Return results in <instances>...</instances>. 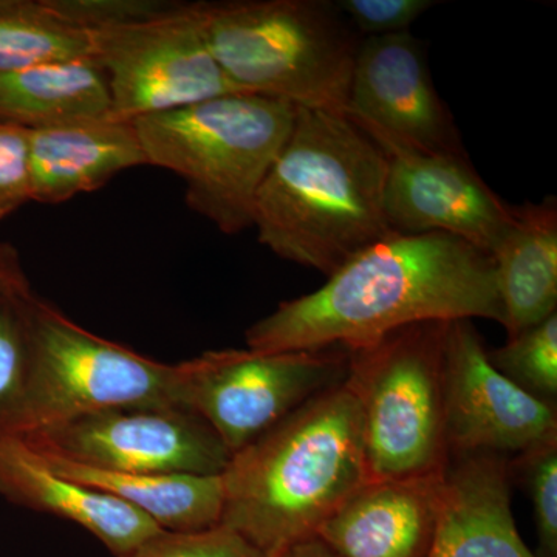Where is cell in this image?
Instances as JSON below:
<instances>
[{
    "label": "cell",
    "instance_id": "cell-1",
    "mask_svg": "<svg viewBox=\"0 0 557 557\" xmlns=\"http://www.w3.org/2000/svg\"><path fill=\"white\" fill-rule=\"evenodd\" d=\"M504 324L493 258L449 234L394 236L366 248L245 333L260 351L354 348L388 332L457 319Z\"/></svg>",
    "mask_w": 557,
    "mask_h": 557
},
{
    "label": "cell",
    "instance_id": "cell-2",
    "mask_svg": "<svg viewBox=\"0 0 557 557\" xmlns=\"http://www.w3.org/2000/svg\"><path fill=\"white\" fill-rule=\"evenodd\" d=\"M388 157L343 113L296 108L287 141L252 205L274 255L332 276L394 236L384 212Z\"/></svg>",
    "mask_w": 557,
    "mask_h": 557
},
{
    "label": "cell",
    "instance_id": "cell-3",
    "mask_svg": "<svg viewBox=\"0 0 557 557\" xmlns=\"http://www.w3.org/2000/svg\"><path fill=\"white\" fill-rule=\"evenodd\" d=\"M220 525L282 557L369 479L361 410L346 384L322 392L233 454Z\"/></svg>",
    "mask_w": 557,
    "mask_h": 557
},
{
    "label": "cell",
    "instance_id": "cell-4",
    "mask_svg": "<svg viewBox=\"0 0 557 557\" xmlns=\"http://www.w3.org/2000/svg\"><path fill=\"white\" fill-rule=\"evenodd\" d=\"M209 50L244 94L346 115L359 42L330 0L194 2Z\"/></svg>",
    "mask_w": 557,
    "mask_h": 557
},
{
    "label": "cell",
    "instance_id": "cell-5",
    "mask_svg": "<svg viewBox=\"0 0 557 557\" xmlns=\"http://www.w3.org/2000/svg\"><path fill=\"white\" fill-rule=\"evenodd\" d=\"M296 106L231 94L134 121L150 166L180 175L186 203L220 233L252 228L256 194L287 141Z\"/></svg>",
    "mask_w": 557,
    "mask_h": 557
},
{
    "label": "cell",
    "instance_id": "cell-6",
    "mask_svg": "<svg viewBox=\"0 0 557 557\" xmlns=\"http://www.w3.org/2000/svg\"><path fill=\"white\" fill-rule=\"evenodd\" d=\"M448 322H420L348 348L344 384L361 410L370 480L445 471V333Z\"/></svg>",
    "mask_w": 557,
    "mask_h": 557
},
{
    "label": "cell",
    "instance_id": "cell-7",
    "mask_svg": "<svg viewBox=\"0 0 557 557\" xmlns=\"http://www.w3.org/2000/svg\"><path fill=\"white\" fill-rule=\"evenodd\" d=\"M175 380V364L94 335L33 293L24 394L7 437H25L98 410L178 406Z\"/></svg>",
    "mask_w": 557,
    "mask_h": 557
},
{
    "label": "cell",
    "instance_id": "cell-8",
    "mask_svg": "<svg viewBox=\"0 0 557 557\" xmlns=\"http://www.w3.org/2000/svg\"><path fill=\"white\" fill-rule=\"evenodd\" d=\"M348 348L205 351L175 364V401L218 434L231 456L293 410L344 383Z\"/></svg>",
    "mask_w": 557,
    "mask_h": 557
},
{
    "label": "cell",
    "instance_id": "cell-9",
    "mask_svg": "<svg viewBox=\"0 0 557 557\" xmlns=\"http://www.w3.org/2000/svg\"><path fill=\"white\" fill-rule=\"evenodd\" d=\"M90 33L115 119L135 121L244 94L212 57L194 2L166 3L148 16Z\"/></svg>",
    "mask_w": 557,
    "mask_h": 557
},
{
    "label": "cell",
    "instance_id": "cell-10",
    "mask_svg": "<svg viewBox=\"0 0 557 557\" xmlns=\"http://www.w3.org/2000/svg\"><path fill=\"white\" fill-rule=\"evenodd\" d=\"M17 438L38 453L127 474L222 475L231 458L207 421L175 405L98 410Z\"/></svg>",
    "mask_w": 557,
    "mask_h": 557
},
{
    "label": "cell",
    "instance_id": "cell-11",
    "mask_svg": "<svg viewBox=\"0 0 557 557\" xmlns=\"http://www.w3.org/2000/svg\"><path fill=\"white\" fill-rule=\"evenodd\" d=\"M346 116L387 157L467 153L453 112L432 81L426 46L410 32L361 39Z\"/></svg>",
    "mask_w": 557,
    "mask_h": 557
},
{
    "label": "cell",
    "instance_id": "cell-12",
    "mask_svg": "<svg viewBox=\"0 0 557 557\" xmlns=\"http://www.w3.org/2000/svg\"><path fill=\"white\" fill-rule=\"evenodd\" d=\"M446 432L449 454L523 453L557 435L556 406L502 375L471 319L446 324Z\"/></svg>",
    "mask_w": 557,
    "mask_h": 557
},
{
    "label": "cell",
    "instance_id": "cell-13",
    "mask_svg": "<svg viewBox=\"0 0 557 557\" xmlns=\"http://www.w3.org/2000/svg\"><path fill=\"white\" fill-rule=\"evenodd\" d=\"M384 212L394 234H449L487 255L512 222V205L486 185L468 153L388 157Z\"/></svg>",
    "mask_w": 557,
    "mask_h": 557
},
{
    "label": "cell",
    "instance_id": "cell-14",
    "mask_svg": "<svg viewBox=\"0 0 557 557\" xmlns=\"http://www.w3.org/2000/svg\"><path fill=\"white\" fill-rule=\"evenodd\" d=\"M443 472L368 480L322 523L314 539L338 557H428Z\"/></svg>",
    "mask_w": 557,
    "mask_h": 557
},
{
    "label": "cell",
    "instance_id": "cell-15",
    "mask_svg": "<svg viewBox=\"0 0 557 557\" xmlns=\"http://www.w3.org/2000/svg\"><path fill=\"white\" fill-rule=\"evenodd\" d=\"M509 460L491 453L449 457L428 557H537L512 516Z\"/></svg>",
    "mask_w": 557,
    "mask_h": 557
},
{
    "label": "cell",
    "instance_id": "cell-16",
    "mask_svg": "<svg viewBox=\"0 0 557 557\" xmlns=\"http://www.w3.org/2000/svg\"><path fill=\"white\" fill-rule=\"evenodd\" d=\"M0 496L83 527L116 557L129 555L163 531L120 498L58 474L17 437H0Z\"/></svg>",
    "mask_w": 557,
    "mask_h": 557
},
{
    "label": "cell",
    "instance_id": "cell-17",
    "mask_svg": "<svg viewBox=\"0 0 557 557\" xmlns=\"http://www.w3.org/2000/svg\"><path fill=\"white\" fill-rule=\"evenodd\" d=\"M32 201L58 205L94 193L120 172L148 166L134 121L115 116L28 131Z\"/></svg>",
    "mask_w": 557,
    "mask_h": 557
},
{
    "label": "cell",
    "instance_id": "cell-18",
    "mask_svg": "<svg viewBox=\"0 0 557 557\" xmlns=\"http://www.w3.org/2000/svg\"><path fill=\"white\" fill-rule=\"evenodd\" d=\"M508 338L557 309V200L512 205V222L491 251Z\"/></svg>",
    "mask_w": 557,
    "mask_h": 557
},
{
    "label": "cell",
    "instance_id": "cell-19",
    "mask_svg": "<svg viewBox=\"0 0 557 557\" xmlns=\"http://www.w3.org/2000/svg\"><path fill=\"white\" fill-rule=\"evenodd\" d=\"M35 453L58 474L120 498L148 516L161 530L196 533L222 523L225 502L222 475L127 474Z\"/></svg>",
    "mask_w": 557,
    "mask_h": 557
},
{
    "label": "cell",
    "instance_id": "cell-20",
    "mask_svg": "<svg viewBox=\"0 0 557 557\" xmlns=\"http://www.w3.org/2000/svg\"><path fill=\"white\" fill-rule=\"evenodd\" d=\"M104 116L112 100L94 58L0 73V123L35 131Z\"/></svg>",
    "mask_w": 557,
    "mask_h": 557
},
{
    "label": "cell",
    "instance_id": "cell-21",
    "mask_svg": "<svg viewBox=\"0 0 557 557\" xmlns=\"http://www.w3.org/2000/svg\"><path fill=\"white\" fill-rule=\"evenodd\" d=\"M94 58L91 33L51 0H0V73Z\"/></svg>",
    "mask_w": 557,
    "mask_h": 557
},
{
    "label": "cell",
    "instance_id": "cell-22",
    "mask_svg": "<svg viewBox=\"0 0 557 557\" xmlns=\"http://www.w3.org/2000/svg\"><path fill=\"white\" fill-rule=\"evenodd\" d=\"M494 368L509 381L548 405L557 398V313L487 351Z\"/></svg>",
    "mask_w": 557,
    "mask_h": 557
},
{
    "label": "cell",
    "instance_id": "cell-23",
    "mask_svg": "<svg viewBox=\"0 0 557 557\" xmlns=\"http://www.w3.org/2000/svg\"><path fill=\"white\" fill-rule=\"evenodd\" d=\"M32 295H0V437L10 435L24 394Z\"/></svg>",
    "mask_w": 557,
    "mask_h": 557
},
{
    "label": "cell",
    "instance_id": "cell-24",
    "mask_svg": "<svg viewBox=\"0 0 557 557\" xmlns=\"http://www.w3.org/2000/svg\"><path fill=\"white\" fill-rule=\"evenodd\" d=\"M509 467L511 478L522 482L533 504L536 556L557 557V435L518 454Z\"/></svg>",
    "mask_w": 557,
    "mask_h": 557
},
{
    "label": "cell",
    "instance_id": "cell-25",
    "mask_svg": "<svg viewBox=\"0 0 557 557\" xmlns=\"http://www.w3.org/2000/svg\"><path fill=\"white\" fill-rule=\"evenodd\" d=\"M124 557H269L247 539L219 525L196 533L160 531Z\"/></svg>",
    "mask_w": 557,
    "mask_h": 557
},
{
    "label": "cell",
    "instance_id": "cell-26",
    "mask_svg": "<svg viewBox=\"0 0 557 557\" xmlns=\"http://www.w3.org/2000/svg\"><path fill=\"white\" fill-rule=\"evenodd\" d=\"M336 7L359 38L410 32V25L438 2L432 0H338Z\"/></svg>",
    "mask_w": 557,
    "mask_h": 557
},
{
    "label": "cell",
    "instance_id": "cell-27",
    "mask_svg": "<svg viewBox=\"0 0 557 557\" xmlns=\"http://www.w3.org/2000/svg\"><path fill=\"white\" fill-rule=\"evenodd\" d=\"M32 201L28 131L0 123V220Z\"/></svg>",
    "mask_w": 557,
    "mask_h": 557
},
{
    "label": "cell",
    "instance_id": "cell-28",
    "mask_svg": "<svg viewBox=\"0 0 557 557\" xmlns=\"http://www.w3.org/2000/svg\"><path fill=\"white\" fill-rule=\"evenodd\" d=\"M30 292L33 289L22 267L20 251L9 242L0 240V295H25Z\"/></svg>",
    "mask_w": 557,
    "mask_h": 557
},
{
    "label": "cell",
    "instance_id": "cell-29",
    "mask_svg": "<svg viewBox=\"0 0 557 557\" xmlns=\"http://www.w3.org/2000/svg\"><path fill=\"white\" fill-rule=\"evenodd\" d=\"M282 557H338L335 553L330 552L322 542L318 539H310V541L302 542L296 545L295 548L289 549L287 555Z\"/></svg>",
    "mask_w": 557,
    "mask_h": 557
}]
</instances>
